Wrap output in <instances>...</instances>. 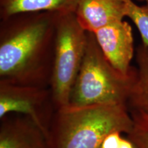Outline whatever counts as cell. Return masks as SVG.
Wrapping results in <instances>:
<instances>
[{
  "label": "cell",
  "mask_w": 148,
  "mask_h": 148,
  "mask_svg": "<svg viewBox=\"0 0 148 148\" xmlns=\"http://www.w3.org/2000/svg\"><path fill=\"white\" fill-rule=\"evenodd\" d=\"M60 13L25 12L1 18L0 79L50 87Z\"/></svg>",
  "instance_id": "cell-1"
},
{
  "label": "cell",
  "mask_w": 148,
  "mask_h": 148,
  "mask_svg": "<svg viewBox=\"0 0 148 148\" xmlns=\"http://www.w3.org/2000/svg\"><path fill=\"white\" fill-rule=\"evenodd\" d=\"M133 120L126 104H69L56 110L47 136V148H99L106 136L129 134Z\"/></svg>",
  "instance_id": "cell-2"
},
{
  "label": "cell",
  "mask_w": 148,
  "mask_h": 148,
  "mask_svg": "<svg viewBox=\"0 0 148 148\" xmlns=\"http://www.w3.org/2000/svg\"><path fill=\"white\" fill-rule=\"evenodd\" d=\"M137 75L136 66L127 74L115 69L103 54L95 34L87 32L84 58L72 88L70 104L127 105Z\"/></svg>",
  "instance_id": "cell-3"
},
{
  "label": "cell",
  "mask_w": 148,
  "mask_h": 148,
  "mask_svg": "<svg viewBox=\"0 0 148 148\" xmlns=\"http://www.w3.org/2000/svg\"><path fill=\"white\" fill-rule=\"evenodd\" d=\"M87 39L75 12L60 13L56 30L50 88L56 108L70 103L72 88L82 65Z\"/></svg>",
  "instance_id": "cell-4"
},
{
  "label": "cell",
  "mask_w": 148,
  "mask_h": 148,
  "mask_svg": "<svg viewBox=\"0 0 148 148\" xmlns=\"http://www.w3.org/2000/svg\"><path fill=\"white\" fill-rule=\"evenodd\" d=\"M56 108L50 87L0 79V117L10 112L29 116L47 136Z\"/></svg>",
  "instance_id": "cell-5"
},
{
  "label": "cell",
  "mask_w": 148,
  "mask_h": 148,
  "mask_svg": "<svg viewBox=\"0 0 148 148\" xmlns=\"http://www.w3.org/2000/svg\"><path fill=\"white\" fill-rule=\"evenodd\" d=\"M93 33L103 54L115 69L124 74L132 71L134 39L132 27L127 21L113 22Z\"/></svg>",
  "instance_id": "cell-6"
},
{
  "label": "cell",
  "mask_w": 148,
  "mask_h": 148,
  "mask_svg": "<svg viewBox=\"0 0 148 148\" xmlns=\"http://www.w3.org/2000/svg\"><path fill=\"white\" fill-rule=\"evenodd\" d=\"M0 148H47V137L29 116L10 112L0 117Z\"/></svg>",
  "instance_id": "cell-7"
},
{
  "label": "cell",
  "mask_w": 148,
  "mask_h": 148,
  "mask_svg": "<svg viewBox=\"0 0 148 148\" xmlns=\"http://www.w3.org/2000/svg\"><path fill=\"white\" fill-rule=\"evenodd\" d=\"M127 0H79L75 14L87 32H94L126 16Z\"/></svg>",
  "instance_id": "cell-8"
},
{
  "label": "cell",
  "mask_w": 148,
  "mask_h": 148,
  "mask_svg": "<svg viewBox=\"0 0 148 148\" xmlns=\"http://www.w3.org/2000/svg\"><path fill=\"white\" fill-rule=\"evenodd\" d=\"M79 0H0V18L25 12H75Z\"/></svg>",
  "instance_id": "cell-9"
},
{
  "label": "cell",
  "mask_w": 148,
  "mask_h": 148,
  "mask_svg": "<svg viewBox=\"0 0 148 148\" xmlns=\"http://www.w3.org/2000/svg\"><path fill=\"white\" fill-rule=\"evenodd\" d=\"M138 75L127 100L128 110H140L148 114V46L142 42L136 48Z\"/></svg>",
  "instance_id": "cell-10"
},
{
  "label": "cell",
  "mask_w": 148,
  "mask_h": 148,
  "mask_svg": "<svg viewBox=\"0 0 148 148\" xmlns=\"http://www.w3.org/2000/svg\"><path fill=\"white\" fill-rule=\"evenodd\" d=\"M129 111L133 120V127L127 138L137 148H148V114L140 110Z\"/></svg>",
  "instance_id": "cell-11"
},
{
  "label": "cell",
  "mask_w": 148,
  "mask_h": 148,
  "mask_svg": "<svg viewBox=\"0 0 148 148\" xmlns=\"http://www.w3.org/2000/svg\"><path fill=\"white\" fill-rule=\"evenodd\" d=\"M126 16L134 22L141 35L143 43L148 46V3L139 6L132 0H127Z\"/></svg>",
  "instance_id": "cell-12"
},
{
  "label": "cell",
  "mask_w": 148,
  "mask_h": 148,
  "mask_svg": "<svg viewBox=\"0 0 148 148\" xmlns=\"http://www.w3.org/2000/svg\"><path fill=\"white\" fill-rule=\"evenodd\" d=\"M99 148H137L129 138L121 136V132L114 131L103 138Z\"/></svg>",
  "instance_id": "cell-13"
},
{
  "label": "cell",
  "mask_w": 148,
  "mask_h": 148,
  "mask_svg": "<svg viewBox=\"0 0 148 148\" xmlns=\"http://www.w3.org/2000/svg\"><path fill=\"white\" fill-rule=\"evenodd\" d=\"M139 1H146V3H148V0H138Z\"/></svg>",
  "instance_id": "cell-14"
}]
</instances>
